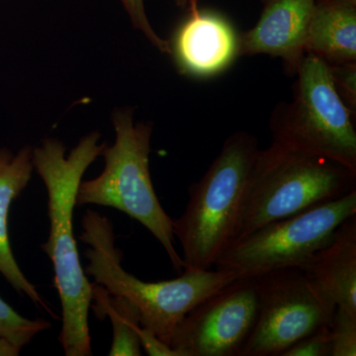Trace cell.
I'll list each match as a JSON object with an SVG mask.
<instances>
[{"label":"cell","instance_id":"cell-1","mask_svg":"<svg viewBox=\"0 0 356 356\" xmlns=\"http://www.w3.org/2000/svg\"><path fill=\"white\" fill-rule=\"evenodd\" d=\"M99 133L92 132L79 140L65 156V146L55 139L44 140L33 149V166L48 191L50 234L42 245L55 270L63 310V327L58 341L67 356L91 355L88 313L93 284L83 273L74 236V209L84 172L106 144H99Z\"/></svg>","mask_w":356,"mask_h":356},{"label":"cell","instance_id":"cell-2","mask_svg":"<svg viewBox=\"0 0 356 356\" xmlns=\"http://www.w3.org/2000/svg\"><path fill=\"white\" fill-rule=\"evenodd\" d=\"M83 227L79 238L90 247L86 252V273L110 294L129 300L139 311L140 325L166 344L189 312L240 278L226 269L185 268L177 280L146 282L122 266L121 252L115 247L113 226L106 217L88 211Z\"/></svg>","mask_w":356,"mask_h":356},{"label":"cell","instance_id":"cell-3","mask_svg":"<svg viewBox=\"0 0 356 356\" xmlns=\"http://www.w3.org/2000/svg\"><path fill=\"white\" fill-rule=\"evenodd\" d=\"M355 186L353 170L273 142L255 156L229 245L267 224L343 197Z\"/></svg>","mask_w":356,"mask_h":356},{"label":"cell","instance_id":"cell-4","mask_svg":"<svg viewBox=\"0 0 356 356\" xmlns=\"http://www.w3.org/2000/svg\"><path fill=\"white\" fill-rule=\"evenodd\" d=\"M259 140L243 131L225 140L203 177L189 188L184 214L173 220L185 268L211 269L231 243Z\"/></svg>","mask_w":356,"mask_h":356},{"label":"cell","instance_id":"cell-5","mask_svg":"<svg viewBox=\"0 0 356 356\" xmlns=\"http://www.w3.org/2000/svg\"><path fill=\"white\" fill-rule=\"evenodd\" d=\"M116 140L105 147V168L95 179L81 181L76 195L77 205L95 204L125 213L153 234L165 248L178 273L184 264L175 248L173 220L159 203L149 175L151 124L134 123L131 108L113 114Z\"/></svg>","mask_w":356,"mask_h":356},{"label":"cell","instance_id":"cell-6","mask_svg":"<svg viewBox=\"0 0 356 356\" xmlns=\"http://www.w3.org/2000/svg\"><path fill=\"white\" fill-rule=\"evenodd\" d=\"M296 76L292 102L280 103L271 115L273 142L356 172L353 111L337 92L329 64L306 53Z\"/></svg>","mask_w":356,"mask_h":356},{"label":"cell","instance_id":"cell-7","mask_svg":"<svg viewBox=\"0 0 356 356\" xmlns=\"http://www.w3.org/2000/svg\"><path fill=\"white\" fill-rule=\"evenodd\" d=\"M356 214V191L278 220L229 245L215 264L238 277H257L300 267L331 241L346 219Z\"/></svg>","mask_w":356,"mask_h":356},{"label":"cell","instance_id":"cell-8","mask_svg":"<svg viewBox=\"0 0 356 356\" xmlns=\"http://www.w3.org/2000/svg\"><path fill=\"white\" fill-rule=\"evenodd\" d=\"M259 315L241 356H281L287 348L323 325L327 311L299 267L257 276Z\"/></svg>","mask_w":356,"mask_h":356},{"label":"cell","instance_id":"cell-9","mask_svg":"<svg viewBox=\"0 0 356 356\" xmlns=\"http://www.w3.org/2000/svg\"><path fill=\"white\" fill-rule=\"evenodd\" d=\"M259 306L257 277L238 278L189 312L168 346L177 356H241Z\"/></svg>","mask_w":356,"mask_h":356},{"label":"cell","instance_id":"cell-10","mask_svg":"<svg viewBox=\"0 0 356 356\" xmlns=\"http://www.w3.org/2000/svg\"><path fill=\"white\" fill-rule=\"evenodd\" d=\"M173 34L170 55L180 74L210 77L224 72L238 57V36L228 19L212 11L200 10L197 1Z\"/></svg>","mask_w":356,"mask_h":356},{"label":"cell","instance_id":"cell-11","mask_svg":"<svg viewBox=\"0 0 356 356\" xmlns=\"http://www.w3.org/2000/svg\"><path fill=\"white\" fill-rule=\"evenodd\" d=\"M316 0H262L259 20L238 36V57L266 54L280 58L290 76L305 57L307 31Z\"/></svg>","mask_w":356,"mask_h":356},{"label":"cell","instance_id":"cell-12","mask_svg":"<svg viewBox=\"0 0 356 356\" xmlns=\"http://www.w3.org/2000/svg\"><path fill=\"white\" fill-rule=\"evenodd\" d=\"M299 268L330 313L341 308L356 314V214Z\"/></svg>","mask_w":356,"mask_h":356},{"label":"cell","instance_id":"cell-13","mask_svg":"<svg viewBox=\"0 0 356 356\" xmlns=\"http://www.w3.org/2000/svg\"><path fill=\"white\" fill-rule=\"evenodd\" d=\"M33 149L24 147L16 154L0 149V273L16 291L24 294L35 305L56 317L36 287L21 270L9 240L8 216L14 199L20 195L32 177Z\"/></svg>","mask_w":356,"mask_h":356},{"label":"cell","instance_id":"cell-14","mask_svg":"<svg viewBox=\"0 0 356 356\" xmlns=\"http://www.w3.org/2000/svg\"><path fill=\"white\" fill-rule=\"evenodd\" d=\"M305 51L329 65L355 62L356 6L343 0H316Z\"/></svg>","mask_w":356,"mask_h":356},{"label":"cell","instance_id":"cell-15","mask_svg":"<svg viewBox=\"0 0 356 356\" xmlns=\"http://www.w3.org/2000/svg\"><path fill=\"white\" fill-rule=\"evenodd\" d=\"M93 310L98 317L107 316L113 325V343L109 355L140 356V313L129 300L110 294L104 287L93 285Z\"/></svg>","mask_w":356,"mask_h":356},{"label":"cell","instance_id":"cell-16","mask_svg":"<svg viewBox=\"0 0 356 356\" xmlns=\"http://www.w3.org/2000/svg\"><path fill=\"white\" fill-rule=\"evenodd\" d=\"M51 327L47 321L29 320L19 315L0 297V339L21 348L30 343L39 332Z\"/></svg>","mask_w":356,"mask_h":356},{"label":"cell","instance_id":"cell-17","mask_svg":"<svg viewBox=\"0 0 356 356\" xmlns=\"http://www.w3.org/2000/svg\"><path fill=\"white\" fill-rule=\"evenodd\" d=\"M332 356L356 355V314L337 308L331 325Z\"/></svg>","mask_w":356,"mask_h":356},{"label":"cell","instance_id":"cell-18","mask_svg":"<svg viewBox=\"0 0 356 356\" xmlns=\"http://www.w3.org/2000/svg\"><path fill=\"white\" fill-rule=\"evenodd\" d=\"M281 356H332L330 325H323L287 348Z\"/></svg>","mask_w":356,"mask_h":356},{"label":"cell","instance_id":"cell-19","mask_svg":"<svg viewBox=\"0 0 356 356\" xmlns=\"http://www.w3.org/2000/svg\"><path fill=\"white\" fill-rule=\"evenodd\" d=\"M120 1L126 13H128L134 27L142 32L149 40V43L156 47L159 51L170 55V41L161 38L149 23L146 7H145V0H120Z\"/></svg>","mask_w":356,"mask_h":356},{"label":"cell","instance_id":"cell-20","mask_svg":"<svg viewBox=\"0 0 356 356\" xmlns=\"http://www.w3.org/2000/svg\"><path fill=\"white\" fill-rule=\"evenodd\" d=\"M329 65L332 81L337 92L350 109H355L356 60Z\"/></svg>","mask_w":356,"mask_h":356},{"label":"cell","instance_id":"cell-21","mask_svg":"<svg viewBox=\"0 0 356 356\" xmlns=\"http://www.w3.org/2000/svg\"><path fill=\"white\" fill-rule=\"evenodd\" d=\"M140 346L151 356H177L168 344L163 343L153 332L143 327L139 330Z\"/></svg>","mask_w":356,"mask_h":356},{"label":"cell","instance_id":"cell-22","mask_svg":"<svg viewBox=\"0 0 356 356\" xmlns=\"http://www.w3.org/2000/svg\"><path fill=\"white\" fill-rule=\"evenodd\" d=\"M20 348L4 339H0V356L19 355Z\"/></svg>","mask_w":356,"mask_h":356},{"label":"cell","instance_id":"cell-23","mask_svg":"<svg viewBox=\"0 0 356 356\" xmlns=\"http://www.w3.org/2000/svg\"><path fill=\"white\" fill-rule=\"evenodd\" d=\"M172 1L175 2L177 6L181 7V8H188L192 2L197 1V0H172Z\"/></svg>","mask_w":356,"mask_h":356},{"label":"cell","instance_id":"cell-24","mask_svg":"<svg viewBox=\"0 0 356 356\" xmlns=\"http://www.w3.org/2000/svg\"><path fill=\"white\" fill-rule=\"evenodd\" d=\"M343 1L348 2V3L355 4L356 6V0H343Z\"/></svg>","mask_w":356,"mask_h":356}]
</instances>
